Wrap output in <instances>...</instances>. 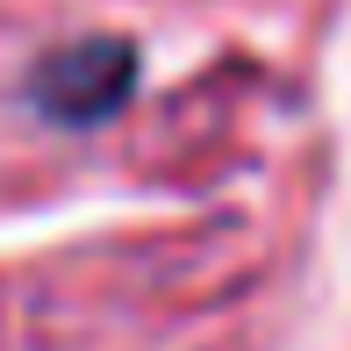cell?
Returning <instances> with one entry per match:
<instances>
[{"mask_svg":"<svg viewBox=\"0 0 351 351\" xmlns=\"http://www.w3.org/2000/svg\"><path fill=\"white\" fill-rule=\"evenodd\" d=\"M136 86V43L122 36H86V43H58L51 58H36L29 72V101L43 122L58 130H93L108 122Z\"/></svg>","mask_w":351,"mask_h":351,"instance_id":"obj_1","label":"cell"}]
</instances>
